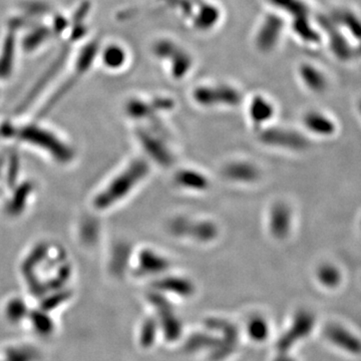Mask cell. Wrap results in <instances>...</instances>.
I'll return each mask as SVG.
<instances>
[{
    "label": "cell",
    "instance_id": "obj_1",
    "mask_svg": "<svg viewBox=\"0 0 361 361\" xmlns=\"http://www.w3.org/2000/svg\"><path fill=\"white\" fill-rule=\"evenodd\" d=\"M153 54L157 59L170 63V73L176 80L186 77L193 68L191 54L173 40H159L154 44Z\"/></svg>",
    "mask_w": 361,
    "mask_h": 361
},
{
    "label": "cell",
    "instance_id": "obj_2",
    "mask_svg": "<svg viewBox=\"0 0 361 361\" xmlns=\"http://www.w3.org/2000/svg\"><path fill=\"white\" fill-rule=\"evenodd\" d=\"M149 166L146 161L142 159L135 160L130 168L125 173H123L120 177L111 184L108 191L104 194L102 198V205L109 206L115 203L118 199L123 198L126 195L129 193L137 184L141 182L147 175L149 174Z\"/></svg>",
    "mask_w": 361,
    "mask_h": 361
},
{
    "label": "cell",
    "instance_id": "obj_3",
    "mask_svg": "<svg viewBox=\"0 0 361 361\" xmlns=\"http://www.w3.org/2000/svg\"><path fill=\"white\" fill-rule=\"evenodd\" d=\"M169 231L174 236L187 237L204 243L217 238L219 233L217 225L211 221L193 220L187 217H177L171 221Z\"/></svg>",
    "mask_w": 361,
    "mask_h": 361
},
{
    "label": "cell",
    "instance_id": "obj_4",
    "mask_svg": "<svg viewBox=\"0 0 361 361\" xmlns=\"http://www.w3.org/2000/svg\"><path fill=\"white\" fill-rule=\"evenodd\" d=\"M193 97L203 106H236L242 102L241 92L228 85H202L194 90Z\"/></svg>",
    "mask_w": 361,
    "mask_h": 361
},
{
    "label": "cell",
    "instance_id": "obj_5",
    "mask_svg": "<svg viewBox=\"0 0 361 361\" xmlns=\"http://www.w3.org/2000/svg\"><path fill=\"white\" fill-rule=\"evenodd\" d=\"M324 336L334 348L344 355H361V337L348 325L341 322H331L325 327Z\"/></svg>",
    "mask_w": 361,
    "mask_h": 361
},
{
    "label": "cell",
    "instance_id": "obj_6",
    "mask_svg": "<svg viewBox=\"0 0 361 361\" xmlns=\"http://www.w3.org/2000/svg\"><path fill=\"white\" fill-rule=\"evenodd\" d=\"M259 140L268 146L293 149V151H302L310 146L308 140L300 133L281 129V128H269V129L260 130Z\"/></svg>",
    "mask_w": 361,
    "mask_h": 361
},
{
    "label": "cell",
    "instance_id": "obj_7",
    "mask_svg": "<svg viewBox=\"0 0 361 361\" xmlns=\"http://www.w3.org/2000/svg\"><path fill=\"white\" fill-rule=\"evenodd\" d=\"M284 30V21L277 14H268L256 33L255 44L259 51L271 52L276 49Z\"/></svg>",
    "mask_w": 361,
    "mask_h": 361
},
{
    "label": "cell",
    "instance_id": "obj_8",
    "mask_svg": "<svg viewBox=\"0 0 361 361\" xmlns=\"http://www.w3.org/2000/svg\"><path fill=\"white\" fill-rule=\"evenodd\" d=\"M137 135L142 148L154 161L164 167L172 165L174 157L160 137L146 130H139Z\"/></svg>",
    "mask_w": 361,
    "mask_h": 361
},
{
    "label": "cell",
    "instance_id": "obj_9",
    "mask_svg": "<svg viewBox=\"0 0 361 361\" xmlns=\"http://www.w3.org/2000/svg\"><path fill=\"white\" fill-rule=\"evenodd\" d=\"M292 225V211L287 204H274L269 213V229L274 238H286L290 233Z\"/></svg>",
    "mask_w": 361,
    "mask_h": 361
},
{
    "label": "cell",
    "instance_id": "obj_10",
    "mask_svg": "<svg viewBox=\"0 0 361 361\" xmlns=\"http://www.w3.org/2000/svg\"><path fill=\"white\" fill-rule=\"evenodd\" d=\"M174 106V102L169 97H156L151 102L135 99L128 106V111L135 118H148L155 116L161 111L172 110Z\"/></svg>",
    "mask_w": 361,
    "mask_h": 361
},
{
    "label": "cell",
    "instance_id": "obj_11",
    "mask_svg": "<svg viewBox=\"0 0 361 361\" xmlns=\"http://www.w3.org/2000/svg\"><path fill=\"white\" fill-rule=\"evenodd\" d=\"M223 175L235 182L253 183L260 178V171L249 161H233L226 166Z\"/></svg>",
    "mask_w": 361,
    "mask_h": 361
},
{
    "label": "cell",
    "instance_id": "obj_12",
    "mask_svg": "<svg viewBox=\"0 0 361 361\" xmlns=\"http://www.w3.org/2000/svg\"><path fill=\"white\" fill-rule=\"evenodd\" d=\"M221 11L219 7L213 4L202 2L200 7L192 16V23L195 28L201 32L213 30L219 23Z\"/></svg>",
    "mask_w": 361,
    "mask_h": 361
},
{
    "label": "cell",
    "instance_id": "obj_13",
    "mask_svg": "<svg viewBox=\"0 0 361 361\" xmlns=\"http://www.w3.org/2000/svg\"><path fill=\"white\" fill-rule=\"evenodd\" d=\"M299 75L306 87L316 94L324 92L329 87L324 73L312 63H305L299 66Z\"/></svg>",
    "mask_w": 361,
    "mask_h": 361
},
{
    "label": "cell",
    "instance_id": "obj_14",
    "mask_svg": "<svg viewBox=\"0 0 361 361\" xmlns=\"http://www.w3.org/2000/svg\"><path fill=\"white\" fill-rule=\"evenodd\" d=\"M249 115L256 128H260L274 116V106L262 96H255L249 106Z\"/></svg>",
    "mask_w": 361,
    "mask_h": 361
},
{
    "label": "cell",
    "instance_id": "obj_15",
    "mask_svg": "<svg viewBox=\"0 0 361 361\" xmlns=\"http://www.w3.org/2000/svg\"><path fill=\"white\" fill-rule=\"evenodd\" d=\"M170 267V262L152 250H144L140 254V270L142 274H159Z\"/></svg>",
    "mask_w": 361,
    "mask_h": 361
},
{
    "label": "cell",
    "instance_id": "obj_16",
    "mask_svg": "<svg viewBox=\"0 0 361 361\" xmlns=\"http://www.w3.org/2000/svg\"><path fill=\"white\" fill-rule=\"evenodd\" d=\"M304 125L314 134L330 135L336 132V125L319 111H310L303 118Z\"/></svg>",
    "mask_w": 361,
    "mask_h": 361
},
{
    "label": "cell",
    "instance_id": "obj_17",
    "mask_svg": "<svg viewBox=\"0 0 361 361\" xmlns=\"http://www.w3.org/2000/svg\"><path fill=\"white\" fill-rule=\"evenodd\" d=\"M175 182L178 186L195 191H204L210 185V180L205 175L194 170L179 171L175 176Z\"/></svg>",
    "mask_w": 361,
    "mask_h": 361
},
{
    "label": "cell",
    "instance_id": "obj_18",
    "mask_svg": "<svg viewBox=\"0 0 361 361\" xmlns=\"http://www.w3.org/2000/svg\"><path fill=\"white\" fill-rule=\"evenodd\" d=\"M161 290L170 291L178 295L189 296L194 292V285L189 279L182 277H166L157 282Z\"/></svg>",
    "mask_w": 361,
    "mask_h": 361
},
{
    "label": "cell",
    "instance_id": "obj_19",
    "mask_svg": "<svg viewBox=\"0 0 361 361\" xmlns=\"http://www.w3.org/2000/svg\"><path fill=\"white\" fill-rule=\"evenodd\" d=\"M317 279L322 286L334 289L338 287L342 281L341 270L332 264H322L317 269Z\"/></svg>",
    "mask_w": 361,
    "mask_h": 361
},
{
    "label": "cell",
    "instance_id": "obj_20",
    "mask_svg": "<svg viewBox=\"0 0 361 361\" xmlns=\"http://www.w3.org/2000/svg\"><path fill=\"white\" fill-rule=\"evenodd\" d=\"M248 336L254 341H263L268 336V325L262 317L252 318L247 325Z\"/></svg>",
    "mask_w": 361,
    "mask_h": 361
},
{
    "label": "cell",
    "instance_id": "obj_21",
    "mask_svg": "<svg viewBox=\"0 0 361 361\" xmlns=\"http://www.w3.org/2000/svg\"><path fill=\"white\" fill-rule=\"evenodd\" d=\"M125 61L126 54L122 47H110V49L106 52V63L111 68H118V66H123Z\"/></svg>",
    "mask_w": 361,
    "mask_h": 361
},
{
    "label": "cell",
    "instance_id": "obj_22",
    "mask_svg": "<svg viewBox=\"0 0 361 361\" xmlns=\"http://www.w3.org/2000/svg\"><path fill=\"white\" fill-rule=\"evenodd\" d=\"M275 361H294V360H292L291 357H289V358L280 357L279 360H276Z\"/></svg>",
    "mask_w": 361,
    "mask_h": 361
},
{
    "label": "cell",
    "instance_id": "obj_23",
    "mask_svg": "<svg viewBox=\"0 0 361 361\" xmlns=\"http://www.w3.org/2000/svg\"><path fill=\"white\" fill-rule=\"evenodd\" d=\"M360 114H361V102L360 103Z\"/></svg>",
    "mask_w": 361,
    "mask_h": 361
}]
</instances>
